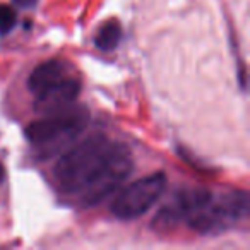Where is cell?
<instances>
[{
  "instance_id": "6da1fadb",
  "label": "cell",
  "mask_w": 250,
  "mask_h": 250,
  "mask_svg": "<svg viewBox=\"0 0 250 250\" xmlns=\"http://www.w3.org/2000/svg\"><path fill=\"white\" fill-rule=\"evenodd\" d=\"M132 170L129 147L93 134L59 158L53 175L63 192L77 195L81 204L89 208L113 194Z\"/></svg>"
},
{
  "instance_id": "7a4b0ae2",
  "label": "cell",
  "mask_w": 250,
  "mask_h": 250,
  "mask_svg": "<svg viewBox=\"0 0 250 250\" xmlns=\"http://www.w3.org/2000/svg\"><path fill=\"white\" fill-rule=\"evenodd\" d=\"M250 201L247 192H229L211 197L204 208L187 219L188 226L199 233H219L236 225L249 214Z\"/></svg>"
},
{
  "instance_id": "3957f363",
  "label": "cell",
  "mask_w": 250,
  "mask_h": 250,
  "mask_svg": "<svg viewBox=\"0 0 250 250\" xmlns=\"http://www.w3.org/2000/svg\"><path fill=\"white\" fill-rule=\"evenodd\" d=\"M167 184L168 178L163 171L146 175L122 188L115 195L110 211L113 212V216L124 221L141 218L160 201V197L165 194Z\"/></svg>"
},
{
  "instance_id": "277c9868",
  "label": "cell",
  "mask_w": 250,
  "mask_h": 250,
  "mask_svg": "<svg viewBox=\"0 0 250 250\" xmlns=\"http://www.w3.org/2000/svg\"><path fill=\"white\" fill-rule=\"evenodd\" d=\"M87 124V111L84 110H59L50 117L35 120L26 127L28 141L36 146H48L59 141L76 137Z\"/></svg>"
},
{
  "instance_id": "5b68a950",
  "label": "cell",
  "mask_w": 250,
  "mask_h": 250,
  "mask_svg": "<svg viewBox=\"0 0 250 250\" xmlns=\"http://www.w3.org/2000/svg\"><path fill=\"white\" fill-rule=\"evenodd\" d=\"M211 197V190L202 187H190L177 190L167 204L161 206V209L153 219V226L158 229L173 228L184 219H188L192 214H195L201 208H204Z\"/></svg>"
},
{
  "instance_id": "8992f818",
  "label": "cell",
  "mask_w": 250,
  "mask_h": 250,
  "mask_svg": "<svg viewBox=\"0 0 250 250\" xmlns=\"http://www.w3.org/2000/svg\"><path fill=\"white\" fill-rule=\"evenodd\" d=\"M81 93V84L77 79L67 76L55 86L46 89L45 93L36 96V108L45 113H53V111L63 110L69 103H72Z\"/></svg>"
},
{
  "instance_id": "52a82bcc",
  "label": "cell",
  "mask_w": 250,
  "mask_h": 250,
  "mask_svg": "<svg viewBox=\"0 0 250 250\" xmlns=\"http://www.w3.org/2000/svg\"><path fill=\"white\" fill-rule=\"evenodd\" d=\"M67 76L69 74H67L65 63L62 60L52 59L33 69V72L28 77V89L35 96H38V94L45 93L52 86H55L57 83H60L62 79H65Z\"/></svg>"
},
{
  "instance_id": "ba28073f",
  "label": "cell",
  "mask_w": 250,
  "mask_h": 250,
  "mask_svg": "<svg viewBox=\"0 0 250 250\" xmlns=\"http://www.w3.org/2000/svg\"><path fill=\"white\" fill-rule=\"evenodd\" d=\"M122 38V26L117 19H110L106 21L96 33L94 38V45L103 52H110V50L117 48V45L120 43Z\"/></svg>"
},
{
  "instance_id": "9c48e42d",
  "label": "cell",
  "mask_w": 250,
  "mask_h": 250,
  "mask_svg": "<svg viewBox=\"0 0 250 250\" xmlns=\"http://www.w3.org/2000/svg\"><path fill=\"white\" fill-rule=\"evenodd\" d=\"M16 19L18 16L11 5L0 4V35H7L16 26Z\"/></svg>"
},
{
  "instance_id": "30bf717a",
  "label": "cell",
  "mask_w": 250,
  "mask_h": 250,
  "mask_svg": "<svg viewBox=\"0 0 250 250\" xmlns=\"http://www.w3.org/2000/svg\"><path fill=\"white\" fill-rule=\"evenodd\" d=\"M16 4L21 5V7H29V5H33L36 2V0H14Z\"/></svg>"
},
{
  "instance_id": "8fae6325",
  "label": "cell",
  "mask_w": 250,
  "mask_h": 250,
  "mask_svg": "<svg viewBox=\"0 0 250 250\" xmlns=\"http://www.w3.org/2000/svg\"><path fill=\"white\" fill-rule=\"evenodd\" d=\"M2 177H4V168L0 167V180H2Z\"/></svg>"
}]
</instances>
